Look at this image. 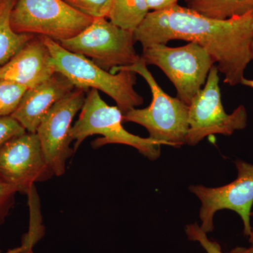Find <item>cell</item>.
Instances as JSON below:
<instances>
[{"instance_id": "6da1fadb", "label": "cell", "mask_w": 253, "mask_h": 253, "mask_svg": "<svg viewBox=\"0 0 253 253\" xmlns=\"http://www.w3.org/2000/svg\"><path fill=\"white\" fill-rule=\"evenodd\" d=\"M134 38L143 48L176 40L197 43L217 63L224 83L232 86L247 84L244 74L252 61L253 11L217 20L176 4L149 12L134 31Z\"/></svg>"}, {"instance_id": "7a4b0ae2", "label": "cell", "mask_w": 253, "mask_h": 253, "mask_svg": "<svg viewBox=\"0 0 253 253\" xmlns=\"http://www.w3.org/2000/svg\"><path fill=\"white\" fill-rule=\"evenodd\" d=\"M129 71L140 75L149 84L152 101L145 109H132L123 114V122L140 125L147 129L150 139L162 145L181 147L189 130V106L163 91L147 65L141 59L134 64L113 68L110 72Z\"/></svg>"}, {"instance_id": "3957f363", "label": "cell", "mask_w": 253, "mask_h": 253, "mask_svg": "<svg viewBox=\"0 0 253 253\" xmlns=\"http://www.w3.org/2000/svg\"><path fill=\"white\" fill-rule=\"evenodd\" d=\"M56 69L68 78L76 88L94 89L112 98L123 114L141 106L144 99L134 89L136 74L129 71L117 73L105 71L90 59L65 49L57 42L43 37Z\"/></svg>"}, {"instance_id": "277c9868", "label": "cell", "mask_w": 253, "mask_h": 253, "mask_svg": "<svg viewBox=\"0 0 253 253\" xmlns=\"http://www.w3.org/2000/svg\"><path fill=\"white\" fill-rule=\"evenodd\" d=\"M123 113L118 106L106 104L96 89L88 91L79 118L71 128L74 151L86 137L99 134L103 136L92 143L94 148L110 144H124L134 148L150 160L158 159L162 144L149 137L131 134L123 127Z\"/></svg>"}, {"instance_id": "5b68a950", "label": "cell", "mask_w": 253, "mask_h": 253, "mask_svg": "<svg viewBox=\"0 0 253 253\" xmlns=\"http://www.w3.org/2000/svg\"><path fill=\"white\" fill-rule=\"evenodd\" d=\"M141 58L147 66L162 70L175 86L176 97L187 106L206 84L215 63L207 50L195 42L178 47L154 44L143 48Z\"/></svg>"}, {"instance_id": "8992f818", "label": "cell", "mask_w": 253, "mask_h": 253, "mask_svg": "<svg viewBox=\"0 0 253 253\" xmlns=\"http://www.w3.org/2000/svg\"><path fill=\"white\" fill-rule=\"evenodd\" d=\"M93 20L64 0H16L10 16L16 33L46 37L57 42L77 36Z\"/></svg>"}, {"instance_id": "52a82bcc", "label": "cell", "mask_w": 253, "mask_h": 253, "mask_svg": "<svg viewBox=\"0 0 253 253\" xmlns=\"http://www.w3.org/2000/svg\"><path fill=\"white\" fill-rule=\"evenodd\" d=\"M134 32L113 24L107 18H94L84 31L59 42L65 49L90 59L105 71L127 66L139 61L134 48Z\"/></svg>"}, {"instance_id": "ba28073f", "label": "cell", "mask_w": 253, "mask_h": 253, "mask_svg": "<svg viewBox=\"0 0 253 253\" xmlns=\"http://www.w3.org/2000/svg\"><path fill=\"white\" fill-rule=\"evenodd\" d=\"M219 71L214 65L204 87L189 106V130L185 144L194 146L208 136H230L248 125V112L244 105L227 113L221 101Z\"/></svg>"}, {"instance_id": "9c48e42d", "label": "cell", "mask_w": 253, "mask_h": 253, "mask_svg": "<svg viewBox=\"0 0 253 253\" xmlns=\"http://www.w3.org/2000/svg\"><path fill=\"white\" fill-rule=\"evenodd\" d=\"M237 176L234 181L218 187L191 185L189 190L201 202V228L206 233L214 230L216 212L229 210L237 213L244 224V235L249 237L253 206V164L242 160L235 162Z\"/></svg>"}, {"instance_id": "30bf717a", "label": "cell", "mask_w": 253, "mask_h": 253, "mask_svg": "<svg viewBox=\"0 0 253 253\" xmlns=\"http://www.w3.org/2000/svg\"><path fill=\"white\" fill-rule=\"evenodd\" d=\"M87 92L76 88L51 108L37 129L46 162L56 176L64 174L66 161L75 152L70 146L73 120L83 108Z\"/></svg>"}, {"instance_id": "8fae6325", "label": "cell", "mask_w": 253, "mask_h": 253, "mask_svg": "<svg viewBox=\"0 0 253 253\" xmlns=\"http://www.w3.org/2000/svg\"><path fill=\"white\" fill-rule=\"evenodd\" d=\"M54 174L43 154L37 133L26 131L0 148V180L28 194L34 184Z\"/></svg>"}, {"instance_id": "7c38bea8", "label": "cell", "mask_w": 253, "mask_h": 253, "mask_svg": "<svg viewBox=\"0 0 253 253\" xmlns=\"http://www.w3.org/2000/svg\"><path fill=\"white\" fill-rule=\"evenodd\" d=\"M56 69L42 36H36L0 67V81L35 87L51 78Z\"/></svg>"}, {"instance_id": "4fadbf2b", "label": "cell", "mask_w": 253, "mask_h": 253, "mask_svg": "<svg viewBox=\"0 0 253 253\" xmlns=\"http://www.w3.org/2000/svg\"><path fill=\"white\" fill-rule=\"evenodd\" d=\"M76 88L67 78L56 72L46 81L28 89L11 116L28 132L36 133L41 121L51 108Z\"/></svg>"}, {"instance_id": "5bb4252c", "label": "cell", "mask_w": 253, "mask_h": 253, "mask_svg": "<svg viewBox=\"0 0 253 253\" xmlns=\"http://www.w3.org/2000/svg\"><path fill=\"white\" fill-rule=\"evenodd\" d=\"M16 0H0V67L8 62L36 36L16 33L10 16Z\"/></svg>"}, {"instance_id": "9a60e30c", "label": "cell", "mask_w": 253, "mask_h": 253, "mask_svg": "<svg viewBox=\"0 0 253 253\" xmlns=\"http://www.w3.org/2000/svg\"><path fill=\"white\" fill-rule=\"evenodd\" d=\"M187 7L206 17L227 20L253 11V0H186Z\"/></svg>"}, {"instance_id": "2e32d148", "label": "cell", "mask_w": 253, "mask_h": 253, "mask_svg": "<svg viewBox=\"0 0 253 253\" xmlns=\"http://www.w3.org/2000/svg\"><path fill=\"white\" fill-rule=\"evenodd\" d=\"M149 11L147 0H113L107 18L118 27L134 32Z\"/></svg>"}, {"instance_id": "e0dca14e", "label": "cell", "mask_w": 253, "mask_h": 253, "mask_svg": "<svg viewBox=\"0 0 253 253\" xmlns=\"http://www.w3.org/2000/svg\"><path fill=\"white\" fill-rule=\"evenodd\" d=\"M28 89L13 82L0 81V118L14 113Z\"/></svg>"}, {"instance_id": "ac0fdd59", "label": "cell", "mask_w": 253, "mask_h": 253, "mask_svg": "<svg viewBox=\"0 0 253 253\" xmlns=\"http://www.w3.org/2000/svg\"><path fill=\"white\" fill-rule=\"evenodd\" d=\"M75 9L93 18H107L113 0H64Z\"/></svg>"}, {"instance_id": "d6986e66", "label": "cell", "mask_w": 253, "mask_h": 253, "mask_svg": "<svg viewBox=\"0 0 253 253\" xmlns=\"http://www.w3.org/2000/svg\"><path fill=\"white\" fill-rule=\"evenodd\" d=\"M185 232L190 241L199 243L207 253H223L221 246L215 241L208 239L207 234L198 224L186 225ZM230 253H247L246 248H236Z\"/></svg>"}, {"instance_id": "ffe728a7", "label": "cell", "mask_w": 253, "mask_h": 253, "mask_svg": "<svg viewBox=\"0 0 253 253\" xmlns=\"http://www.w3.org/2000/svg\"><path fill=\"white\" fill-rule=\"evenodd\" d=\"M26 129L11 116L0 118V148L7 141L26 132Z\"/></svg>"}, {"instance_id": "44dd1931", "label": "cell", "mask_w": 253, "mask_h": 253, "mask_svg": "<svg viewBox=\"0 0 253 253\" xmlns=\"http://www.w3.org/2000/svg\"><path fill=\"white\" fill-rule=\"evenodd\" d=\"M16 193L18 191L16 188L0 180V225L4 222L12 207Z\"/></svg>"}, {"instance_id": "7402d4cb", "label": "cell", "mask_w": 253, "mask_h": 253, "mask_svg": "<svg viewBox=\"0 0 253 253\" xmlns=\"http://www.w3.org/2000/svg\"><path fill=\"white\" fill-rule=\"evenodd\" d=\"M178 0H147L149 10L152 11H161L177 4Z\"/></svg>"}, {"instance_id": "603a6c76", "label": "cell", "mask_w": 253, "mask_h": 253, "mask_svg": "<svg viewBox=\"0 0 253 253\" xmlns=\"http://www.w3.org/2000/svg\"><path fill=\"white\" fill-rule=\"evenodd\" d=\"M249 239L251 246L249 248H246V252L247 253H253V228H252L251 234L249 236Z\"/></svg>"}, {"instance_id": "cb8c5ba5", "label": "cell", "mask_w": 253, "mask_h": 253, "mask_svg": "<svg viewBox=\"0 0 253 253\" xmlns=\"http://www.w3.org/2000/svg\"><path fill=\"white\" fill-rule=\"evenodd\" d=\"M23 247L22 246H20V247L18 248H15L14 249H11L9 250V251H8L7 252L5 253H17L18 252H20V251H22ZM0 253H2L0 251Z\"/></svg>"}, {"instance_id": "d4e9b609", "label": "cell", "mask_w": 253, "mask_h": 253, "mask_svg": "<svg viewBox=\"0 0 253 253\" xmlns=\"http://www.w3.org/2000/svg\"><path fill=\"white\" fill-rule=\"evenodd\" d=\"M251 51H252V60H253V40L252 42V45H251ZM247 86L253 88V80H249L247 83Z\"/></svg>"}, {"instance_id": "484cf974", "label": "cell", "mask_w": 253, "mask_h": 253, "mask_svg": "<svg viewBox=\"0 0 253 253\" xmlns=\"http://www.w3.org/2000/svg\"><path fill=\"white\" fill-rule=\"evenodd\" d=\"M17 253H34L33 252V249H23L22 251Z\"/></svg>"}, {"instance_id": "4316f807", "label": "cell", "mask_w": 253, "mask_h": 253, "mask_svg": "<svg viewBox=\"0 0 253 253\" xmlns=\"http://www.w3.org/2000/svg\"><path fill=\"white\" fill-rule=\"evenodd\" d=\"M251 217H253V212H252V214H251Z\"/></svg>"}]
</instances>
